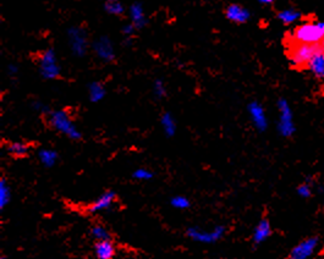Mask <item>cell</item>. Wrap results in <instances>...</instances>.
I'll list each match as a JSON object with an SVG mask.
<instances>
[{
    "label": "cell",
    "mask_w": 324,
    "mask_h": 259,
    "mask_svg": "<svg viewBox=\"0 0 324 259\" xmlns=\"http://www.w3.org/2000/svg\"><path fill=\"white\" fill-rule=\"evenodd\" d=\"M324 38V22H303L293 32L294 43L319 44Z\"/></svg>",
    "instance_id": "obj_1"
},
{
    "label": "cell",
    "mask_w": 324,
    "mask_h": 259,
    "mask_svg": "<svg viewBox=\"0 0 324 259\" xmlns=\"http://www.w3.org/2000/svg\"><path fill=\"white\" fill-rule=\"evenodd\" d=\"M320 49L318 44L294 43L289 51V60L295 67H307L312 57Z\"/></svg>",
    "instance_id": "obj_2"
},
{
    "label": "cell",
    "mask_w": 324,
    "mask_h": 259,
    "mask_svg": "<svg viewBox=\"0 0 324 259\" xmlns=\"http://www.w3.org/2000/svg\"><path fill=\"white\" fill-rule=\"evenodd\" d=\"M49 121L51 126L57 131H59L60 134L67 136V137L73 138V140L80 138V131L73 122V120L70 119L69 114L64 112V110H58V112L51 113Z\"/></svg>",
    "instance_id": "obj_3"
},
{
    "label": "cell",
    "mask_w": 324,
    "mask_h": 259,
    "mask_svg": "<svg viewBox=\"0 0 324 259\" xmlns=\"http://www.w3.org/2000/svg\"><path fill=\"white\" fill-rule=\"evenodd\" d=\"M278 110H279V120H278V130L284 137H290L295 132V124L293 118V112L289 103L285 99L278 102Z\"/></svg>",
    "instance_id": "obj_4"
},
{
    "label": "cell",
    "mask_w": 324,
    "mask_h": 259,
    "mask_svg": "<svg viewBox=\"0 0 324 259\" xmlns=\"http://www.w3.org/2000/svg\"><path fill=\"white\" fill-rule=\"evenodd\" d=\"M67 40H69L70 50L74 55L77 57H83L88 49V40H87V33L83 28L81 27H71L67 32Z\"/></svg>",
    "instance_id": "obj_5"
},
{
    "label": "cell",
    "mask_w": 324,
    "mask_h": 259,
    "mask_svg": "<svg viewBox=\"0 0 324 259\" xmlns=\"http://www.w3.org/2000/svg\"><path fill=\"white\" fill-rule=\"evenodd\" d=\"M40 70L42 76L47 80H54L60 75V66L58 64L57 54L53 49L45 50L41 55Z\"/></svg>",
    "instance_id": "obj_6"
},
{
    "label": "cell",
    "mask_w": 324,
    "mask_h": 259,
    "mask_svg": "<svg viewBox=\"0 0 324 259\" xmlns=\"http://www.w3.org/2000/svg\"><path fill=\"white\" fill-rule=\"evenodd\" d=\"M225 229L223 226H217L212 231H203L200 229H190L187 231V235L190 236L193 241L203 242V244H212V242L218 241V239L224 235Z\"/></svg>",
    "instance_id": "obj_7"
},
{
    "label": "cell",
    "mask_w": 324,
    "mask_h": 259,
    "mask_svg": "<svg viewBox=\"0 0 324 259\" xmlns=\"http://www.w3.org/2000/svg\"><path fill=\"white\" fill-rule=\"evenodd\" d=\"M317 245H318L317 238L311 237L304 239V241L300 242L296 247H294L290 253V259H309L316 251Z\"/></svg>",
    "instance_id": "obj_8"
},
{
    "label": "cell",
    "mask_w": 324,
    "mask_h": 259,
    "mask_svg": "<svg viewBox=\"0 0 324 259\" xmlns=\"http://www.w3.org/2000/svg\"><path fill=\"white\" fill-rule=\"evenodd\" d=\"M93 50L99 59L104 61H112L115 57L114 45L108 37H100L98 41L93 44Z\"/></svg>",
    "instance_id": "obj_9"
},
{
    "label": "cell",
    "mask_w": 324,
    "mask_h": 259,
    "mask_svg": "<svg viewBox=\"0 0 324 259\" xmlns=\"http://www.w3.org/2000/svg\"><path fill=\"white\" fill-rule=\"evenodd\" d=\"M248 114L249 118H251V121L254 122V125L259 131H264L267 128V115H265L263 106L259 104V103L254 102L248 105Z\"/></svg>",
    "instance_id": "obj_10"
},
{
    "label": "cell",
    "mask_w": 324,
    "mask_h": 259,
    "mask_svg": "<svg viewBox=\"0 0 324 259\" xmlns=\"http://www.w3.org/2000/svg\"><path fill=\"white\" fill-rule=\"evenodd\" d=\"M225 15L230 21L236 22V24H244V22L248 21L249 18V11L247 9L238 4H232L228 6Z\"/></svg>",
    "instance_id": "obj_11"
},
{
    "label": "cell",
    "mask_w": 324,
    "mask_h": 259,
    "mask_svg": "<svg viewBox=\"0 0 324 259\" xmlns=\"http://www.w3.org/2000/svg\"><path fill=\"white\" fill-rule=\"evenodd\" d=\"M307 69L318 79H324V50L322 48L313 55Z\"/></svg>",
    "instance_id": "obj_12"
},
{
    "label": "cell",
    "mask_w": 324,
    "mask_h": 259,
    "mask_svg": "<svg viewBox=\"0 0 324 259\" xmlns=\"http://www.w3.org/2000/svg\"><path fill=\"white\" fill-rule=\"evenodd\" d=\"M115 200V194L113 192H105L103 193L102 196H99L98 198H97L95 202H93V205L91 206V212L96 213V212H102V210H106L109 209L110 207L113 206V203H114Z\"/></svg>",
    "instance_id": "obj_13"
},
{
    "label": "cell",
    "mask_w": 324,
    "mask_h": 259,
    "mask_svg": "<svg viewBox=\"0 0 324 259\" xmlns=\"http://www.w3.org/2000/svg\"><path fill=\"white\" fill-rule=\"evenodd\" d=\"M130 18H131V24L134 25L136 28L143 27V26L147 24L143 6L138 4V3L131 5V8H130Z\"/></svg>",
    "instance_id": "obj_14"
},
{
    "label": "cell",
    "mask_w": 324,
    "mask_h": 259,
    "mask_svg": "<svg viewBox=\"0 0 324 259\" xmlns=\"http://www.w3.org/2000/svg\"><path fill=\"white\" fill-rule=\"evenodd\" d=\"M271 234H272V228H271L269 221L265 219L261 220L255 229L254 241L256 242V244H261V242L265 241V239L269 237Z\"/></svg>",
    "instance_id": "obj_15"
},
{
    "label": "cell",
    "mask_w": 324,
    "mask_h": 259,
    "mask_svg": "<svg viewBox=\"0 0 324 259\" xmlns=\"http://www.w3.org/2000/svg\"><path fill=\"white\" fill-rule=\"evenodd\" d=\"M114 246L109 239L105 241H99L96 246V253L99 259H110L114 255Z\"/></svg>",
    "instance_id": "obj_16"
},
{
    "label": "cell",
    "mask_w": 324,
    "mask_h": 259,
    "mask_svg": "<svg viewBox=\"0 0 324 259\" xmlns=\"http://www.w3.org/2000/svg\"><path fill=\"white\" fill-rule=\"evenodd\" d=\"M88 95H89V99L92 100V102H95V103L100 102V100L105 97V88L103 87L102 83L93 82L89 85Z\"/></svg>",
    "instance_id": "obj_17"
},
{
    "label": "cell",
    "mask_w": 324,
    "mask_h": 259,
    "mask_svg": "<svg viewBox=\"0 0 324 259\" xmlns=\"http://www.w3.org/2000/svg\"><path fill=\"white\" fill-rule=\"evenodd\" d=\"M300 17H301L300 12L295 10V9H286V10L280 11L279 14H278V18H279L284 25L294 24V22H296Z\"/></svg>",
    "instance_id": "obj_18"
},
{
    "label": "cell",
    "mask_w": 324,
    "mask_h": 259,
    "mask_svg": "<svg viewBox=\"0 0 324 259\" xmlns=\"http://www.w3.org/2000/svg\"><path fill=\"white\" fill-rule=\"evenodd\" d=\"M160 122L161 127H163L164 132L168 136H173L175 134V131H176V122H175L174 118L170 114H164L161 116Z\"/></svg>",
    "instance_id": "obj_19"
},
{
    "label": "cell",
    "mask_w": 324,
    "mask_h": 259,
    "mask_svg": "<svg viewBox=\"0 0 324 259\" xmlns=\"http://www.w3.org/2000/svg\"><path fill=\"white\" fill-rule=\"evenodd\" d=\"M40 160L45 166H53L58 160L57 152L53 150H42L40 152Z\"/></svg>",
    "instance_id": "obj_20"
},
{
    "label": "cell",
    "mask_w": 324,
    "mask_h": 259,
    "mask_svg": "<svg viewBox=\"0 0 324 259\" xmlns=\"http://www.w3.org/2000/svg\"><path fill=\"white\" fill-rule=\"evenodd\" d=\"M9 200H10V189H9L5 180H2L0 181V207L4 208L9 203Z\"/></svg>",
    "instance_id": "obj_21"
},
{
    "label": "cell",
    "mask_w": 324,
    "mask_h": 259,
    "mask_svg": "<svg viewBox=\"0 0 324 259\" xmlns=\"http://www.w3.org/2000/svg\"><path fill=\"white\" fill-rule=\"evenodd\" d=\"M9 152L15 157H24V155L27 154L28 147L25 143H21V142H15V143L10 144Z\"/></svg>",
    "instance_id": "obj_22"
},
{
    "label": "cell",
    "mask_w": 324,
    "mask_h": 259,
    "mask_svg": "<svg viewBox=\"0 0 324 259\" xmlns=\"http://www.w3.org/2000/svg\"><path fill=\"white\" fill-rule=\"evenodd\" d=\"M105 10L112 15H121L124 12V6L119 2H108L105 5Z\"/></svg>",
    "instance_id": "obj_23"
},
{
    "label": "cell",
    "mask_w": 324,
    "mask_h": 259,
    "mask_svg": "<svg viewBox=\"0 0 324 259\" xmlns=\"http://www.w3.org/2000/svg\"><path fill=\"white\" fill-rule=\"evenodd\" d=\"M171 206L176 209H186V208H189L190 202L186 197L176 196L171 199Z\"/></svg>",
    "instance_id": "obj_24"
},
{
    "label": "cell",
    "mask_w": 324,
    "mask_h": 259,
    "mask_svg": "<svg viewBox=\"0 0 324 259\" xmlns=\"http://www.w3.org/2000/svg\"><path fill=\"white\" fill-rule=\"evenodd\" d=\"M92 235H93V237L99 239V241H105V239H109L108 231H106V230L100 225H97L92 229Z\"/></svg>",
    "instance_id": "obj_25"
},
{
    "label": "cell",
    "mask_w": 324,
    "mask_h": 259,
    "mask_svg": "<svg viewBox=\"0 0 324 259\" xmlns=\"http://www.w3.org/2000/svg\"><path fill=\"white\" fill-rule=\"evenodd\" d=\"M152 176H153V174H152L151 171L147 170V169H137L134 173L135 179H137V180H140V181L151 180Z\"/></svg>",
    "instance_id": "obj_26"
},
{
    "label": "cell",
    "mask_w": 324,
    "mask_h": 259,
    "mask_svg": "<svg viewBox=\"0 0 324 259\" xmlns=\"http://www.w3.org/2000/svg\"><path fill=\"white\" fill-rule=\"evenodd\" d=\"M297 193H299V196L302 197V198H309V197H311V194H312V187L310 186V183L304 182L302 184H300L299 189H297Z\"/></svg>",
    "instance_id": "obj_27"
},
{
    "label": "cell",
    "mask_w": 324,
    "mask_h": 259,
    "mask_svg": "<svg viewBox=\"0 0 324 259\" xmlns=\"http://www.w3.org/2000/svg\"><path fill=\"white\" fill-rule=\"evenodd\" d=\"M153 90H154V95L157 97H159V98H161V97L165 96V86L164 83L161 82L160 80L155 81L154 82V86H153Z\"/></svg>",
    "instance_id": "obj_28"
},
{
    "label": "cell",
    "mask_w": 324,
    "mask_h": 259,
    "mask_svg": "<svg viewBox=\"0 0 324 259\" xmlns=\"http://www.w3.org/2000/svg\"><path fill=\"white\" fill-rule=\"evenodd\" d=\"M135 28L136 27L132 24L126 25L125 27H124V30H122V32H124L125 35H129V37H130V35H132V34L135 33Z\"/></svg>",
    "instance_id": "obj_29"
},
{
    "label": "cell",
    "mask_w": 324,
    "mask_h": 259,
    "mask_svg": "<svg viewBox=\"0 0 324 259\" xmlns=\"http://www.w3.org/2000/svg\"><path fill=\"white\" fill-rule=\"evenodd\" d=\"M9 72H10L11 75H14V73L17 72V67H16V66H12V65H11V66L9 67Z\"/></svg>",
    "instance_id": "obj_30"
},
{
    "label": "cell",
    "mask_w": 324,
    "mask_h": 259,
    "mask_svg": "<svg viewBox=\"0 0 324 259\" xmlns=\"http://www.w3.org/2000/svg\"><path fill=\"white\" fill-rule=\"evenodd\" d=\"M259 3H261V4H264V5H269V4H272V3L274 2V0H258Z\"/></svg>",
    "instance_id": "obj_31"
},
{
    "label": "cell",
    "mask_w": 324,
    "mask_h": 259,
    "mask_svg": "<svg viewBox=\"0 0 324 259\" xmlns=\"http://www.w3.org/2000/svg\"><path fill=\"white\" fill-rule=\"evenodd\" d=\"M320 48H322V49L324 50V38H323V41H322V43H320Z\"/></svg>",
    "instance_id": "obj_32"
},
{
    "label": "cell",
    "mask_w": 324,
    "mask_h": 259,
    "mask_svg": "<svg viewBox=\"0 0 324 259\" xmlns=\"http://www.w3.org/2000/svg\"><path fill=\"white\" fill-rule=\"evenodd\" d=\"M108 2H119V0H108Z\"/></svg>",
    "instance_id": "obj_33"
},
{
    "label": "cell",
    "mask_w": 324,
    "mask_h": 259,
    "mask_svg": "<svg viewBox=\"0 0 324 259\" xmlns=\"http://www.w3.org/2000/svg\"><path fill=\"white\" fill-rule=\"evenodd\" d=\"M2 259H5V258H2Z\"/></svg>",
    "instance_id": "obj_34"
}]
</instances>
